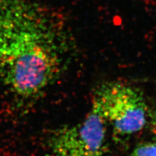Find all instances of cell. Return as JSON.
<instances>
[{"mask_svg":"<svg viewBox=\"0 0 156 156\" xmlns=\"http://www.w3.org/2000/svg\"><path fill=\"white\" fill-rule=\"evenodd\" d=\"M59 30L25 0H0V80L20 99L40 96L62 68Z\"/></svg>","mask_w":156,"mask_h":156,"instance_id":"6da1fadb","label":"cell"},{"mask_svg":"<svg viewBox=\"0 0 156 156\" xmlns=\"http://www.w3.org/2000/svg\"><path fill=\"white\" fill-rule=\"evenodd\" d=\"M95 107L120 143L142 130L148 120L149 110L140 90L121 81H105L92 94Z\"/></svg>","mask_w":156,"mask_h":156,"instance_id":"7a4b0ae2","label":"cell"},{"mask_svg":"<svg viewBox=\"0 0 156 156\" xmlns=\"http://www.w3.org/2000/svg\"><path fill=\"white\" fill-rule=\"evenodd\" d=\"M107 129L104 117L91 105L80 122L53 130L47 144L54 156H108Z\"/></svg>","mask_w":156,"mask_h":156,"instance_id":"3957f363","label":"cell"},{"mask_svg":"<svg viewBox=\"0 0 156 156\" xmlns=\"http://www.w3.org/2000/svg\"><path fill=\"white\" fill-rule=\"evenodd\" d=\"M128 156H156V140L139 144Z\"/></svg>","mask_w":156,"mask_h":156,"instance_id":"277c9868","label":"cell"},{"mask_svg":"<svg viewBox=\"0 0 156 156\" xmlns=\"http://www.w3.org/2000/svg\"><path fill=\"white\" fill-rule=\"evenodd\" d=\"M148 120L151 133H152L155 140H156V110L149 111Z\"/></svg>","mask_w":156,"mask_h":156,"instance_id":"5b68a950","label":"cell"}]
</instances>
